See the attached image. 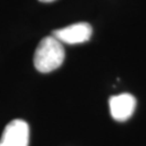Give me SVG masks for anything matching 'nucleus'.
<instances>
[{
  "mask_svg": "<svg viewBox=\"0 0 146 146\" xmlns=\"http://www.w3.org/2000/svg\"><path fill=\"white\" fill-rule=\"evenodd\" d=\"M65 60L63 43L54 36H47L39 42L35 55L34 65L40 73H50L58 68Z\"/></svg>",
  "mask_w": 146,
  "mask_h": 146,
  "instance_id": "nucleus-1",
  "label": "nucleus"
},
{
  "mask_svg": "<svg viewBox=\"0 0 146 146\" xmlns=\"http://www.w3.org/2000/svg\"><path fill=\"white\" fill-rule=\"evenodd\" d=\"M29 127L26 121L15 119L9 122L2 132L0 146H28Z\"/></svg>",
  "mask_w": 146,
  "mask_h": 146,
  "instance_id": "nucleus-2",
  "label": "nucleus"
},
{
  "mask_svg": "<svg viewBox=\"0 0 146 146\" xmlns=\"http://www.w3.org/2000/svg\"><path fill=\"white\" fill-rule=\"evenodd\" d=\"M62 43L77 44L84 43L90 40L92 36V27L89 23H76L69 26L63 27L56 31H53V35Z\"/></svg>",
  "mask_w": 146,
  "mask_h": 146,
  "instance_id": "nucleus-3",
  "label": "nucleus"
},
{
  "mask_svg": "<svg viewBox=\"0 0 146 146\" xmlns=\"http://www.w3.org/2000/svg\"><path fill=\"white\" fill-rule=\"evenodd\" d=\"M136 100L130 93H121L110 99V110L116 121L123 122L133 115L135 110Z\"/></svg>",
  "mask_w": 146,
  "mask_h": 146,
  "instance_id": "nucleus-4",
  "label": "nucleus"
},
{
  "mask_svg": "<svg viewBox=\"0 0 146 146\" xmlns=\"http://www.w3.org/2000/svg\"><path fill=\"white\" fill-rule=\"evenodd\" d=\"M39 1H41V2H52L54 0H39Z\"/></svg>",
  "mask_w": 146,
  "mask_h": 146,
  "instance_id": "nucleus-5",
  "label": "nucleus"
}]
</instances>
